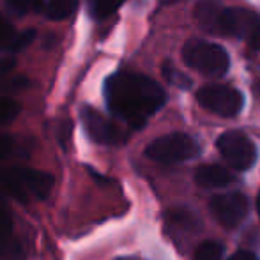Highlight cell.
<instances>
[{
	"label": "cell",
	"mask_w": 260,
	"mask_h": 260,
	"mask_svg": "<svg viewBox=\"0 0 260 260\" xmlns=\"http://www.w3.org/2000/svg\"><path fill=\"white\" fill-rule=\"evenodd\" d=\"M197 100L209 112L221 117H236L243 110L244 98L239 90L229 85L209 83L199 89Z\"/></svg>",
	"instance_id": "cell-6"
},
{
	"label": "cell",
	"mask_w": 260,
	"mask_h": 260,
	"mask_svg": "<svg viewBox=\"0 0 260 260\" xmlns=\"http://www.w3.org/2000/svg\"><path fill=\"white\" fill-rule=\"evenodd\" d=\"M195 181L199 186L207 189H218L232 182V175L219 165H202L197 168Z\"/></svg>",
	"instance_id": "cell-10"
},
{
	"label": "cell",
	"mask_w": 260,
	"mask_h": 260,
	"mask_svg": "<svg viewBox=\"0 0 260 260\" xmlns=\"http://www.w3.org/2000/svg\"><path fill=\"white\" fill-rule=\"evenodd\" d=\"M229 260H258V258L255 257V253H251V251L239 250V251H236V253H234Z\"/></svg>",
	"instance_id": "cell-24"
},
{
	"label": "cell",
	"mask_w": 260,
	"mask_h": 260,
	"mask_svg": "<svg viewBox=\"0 0 260 260\" xmlns=\"http://www.w3.org/2000/svg\"><path fill=\"white\" fill-rule=\"evenodd\" d=\"M223 257V246L214 241H207L199 246L195 253V260H221Z\"/></svg>",
	"instance_id": "cell-18"
},
{
	"label": "cell",
	"mask_w": 260,
	"mask_h": 260,
	"mask_svg": "<svg viewBox=\"0 0 260 260\" xmlns=\"http://www.w3.org/2000/svg\"><path fill=\"white\" fill-rule=\"evenodd\" d=\"M200 154V145L195 138L184 133H170L152 140L145 149V156L163 165L181 163Z\"/></svg>",
	"instance_id": "cell-4"
},
{
	"label": "cell",
	"mask_w": 260,
	"mask_h": 260,
	"mask_svg": "<svg viewBox=\"0 0 260 260\" xmlns=\"http://www.w3.org/2000/svg\"><path fill=\"white\" fill-rule=\"evenodd\" d=\"M219 154L236 170H248L257 159V147L243 131H226L216 140Z\"/></svg>",
	"instance_id": "cell-7"
},
{
	"label": "cell",
	"mask_w": 260,
	"mask_h": 260,
	"mask_svg": "<svg viewBox=\"0 0 260 260\" xmlns=\"http://www.w3.org/2000/svg\"><path fill=\"white\" fill-rule=\"evenodd\" d=\"M18 32L14 27L0 14V52H11L13 50V43L16 39Z\"/></svg>",
	"instance_id": "cell-17"
},
{
	"label": "cell",
	"mask_w": 260,
	"mask_h": 260,
	"mask_svg": "<svg viewBox=\"0 0 260 260\" xmlns=\"http://www.w3.org/2000/svg\"><path fill=\"white\" fill-rule=\"evenodd\" d=\"M223 6L218 0H200L193 9V16H195L197 23L202 28H206L211 34L218 32V18L221 13Z\"/></svg>",
	"instance_id": "cell-11"
},
{
	"label": "cell",
	"mask_w": 260,
	"mask_h": 260,
	"mask_svg": "<svg viewBox=\"0 0 260 260\" xmlns=\"http://www.w3.org/2000/svg\"><path fill=\"white\" fill-rule=\"evenodd\" d=\"M211 214L219 225L226 226V229H234V226L241 225L248 212V199L243 193H223V195H216L209 204Z\"/></svg>",
	"instance_id": "cell-8"
},
{
	"label": "cell",
	"mask_w": 260,
	"mask_h": 260,
	"mask_svg": "<svg viewBox=\"0 0 260 260\" xmlns=\"http://www.w3.org/2000/svg\"><path fill=\"white\" fill-rule=\"evenodd\" d=\"M46 18L53 21L66 20V18L73 16L75 11L78 9V0H46L43 4Z\"/></svg>",
	"instance_id": "cell-12"
},
{
	"label": "cell",
	"mask_w": 260,
	"mask_h": 260,
	"mask_svg": "<svg viewBox=\"0 0 260 260\" xmlns=\"http://www.w3.org/2000/svg\"><path fill=\"white\" fill-rule=\"evenodd\" d=\"M55 181L52 174L30 168H4L0 170V188L9 191L14 199H48Z\"/></svg>",
	"instance_id": "cell-2"
},
{
	"label": "cell",
	"mask_w": 260,
	"mask_h": 260,
	"mask_svg": "<svg viewBox=\"0 0 260 260\" xmlns=\"http://www.w3.org/2000/svg\"><path fill=\"white\" fill-rule=\"evenodd\" d=\"M172 223H175L177 226L184 230H197L200 226V219L195 212L188 211V209H177V211L170 212Z\"/></svg>",
	"instance_id": "cell-15"
},
{
	"label": "cell",
	"mask_w": 260,
	"mask_h": 260,
	"mask_svg": "<svg viewBox=\"0 0 260 260\" xmlns=\"http://www.w3.org/2000/svg\"><path fill=\"white\" fill-rule=\"evenodd\" d=\"M216 34L253 43L260 39V18L257 13L244 7H223Z\"/></svg>",
	"instance_id": "cell-5"
},
{
	"label": "cell",
	"mask_w": 260,
	"mask_h": 260,
	"mask_svg": "<svg viewBox=\"0 0 260 260\" xmlns=\"http://www.w3.org/2000/svg\"><path fill=\"white\" fill-rule=\"evenodd\" d=\"M11 149H13V138L7 135H0V159L9 156Z\"/></svg>",
	"instance_id": "cell-23"
},
{
	"label": "cell",
	"mask_w": 260,
	"mask_h": 260,
	"mask_svg": "<svg viewBox=\"0 0 260 260\" xmlns=\"http://www.w3.org/2000/svg\"><path fill=\"white\" fill-rule=\"evenodd\" d=\"M14 66H16V60H14L13 57H2L0 58V80H2L7 73L13 71Z\"/></svg>",
	"instance_id": "cell-22"
},
{
	"label": "cell",
	"mask_w": 260,
	"mask_h": 260,
	"mask_svg": "<svg viewBox=\"0 0 260 260\" xmlns=\"http://www.w3.org/2000/svg\"><path fill=\"white\" fill-rule=\"evenodd\" d=\"M82 120L85 131L96 144L103 145H120L126 142V133L110 119L101 115L98 110L85 106L82 110Z\"/></svg>",
	"instance_id": "cell-9"
},
{
	"label": "cell",
	"mask_w": 260,
	"mask_h": 260,
	"mask_svg": "<svg viewBox=\"0 0 260 260\" xmlns=\"http://www.w3.org/2000/svg\"><path fill=\"white\" fill-rule=\"evenodd\" d=\"M11 230H13V223H11V214L6 209H0V244L9 237Z\"/></svg>",
	"instance_id": "cell-20"
},
{
	"label": "cell",
	"mask_w": 260,
	"mask_h": 260,
	"mask_svg": "<svg viewBox=\"0 0 260 260\" xmlns=\"http://www.w3.org/2000/svg\"><path fill=\"white\" fill-rule=\"evenodd\" d=\"M257 211H258V216H260V195H258V199H257Z\"/></svg>",
	"instance_id": "cell-25"
},
{
	"label": "cell",
	"mask_w": 260,
	"mask_h": 260,
	"mask_svg": "<svg viewBox=\"0 0 260 260\" xmlns=\"http://www.w3.org/2000/svg\"><path fill=\"white\" fill-rule=\"evenodd\" d=\"M163 76L167 78L168 83H172L174 87H179V89H182V90L191 89V85H193V80L189 78L188 75L181 73L179 69H175V66L172 64L170 60H167L163 64Z\"/></svg>",
	"instance_id": "cell-14"
},
{
	"label": "cell",
	"mask_w": 260,
	"mask_h": 260,
	"mask_svg": "<svg viewBox=\"0 0 260 260\" xmlns=\"http://www.w3.org/2000/svg\"><path fill=\"white\" fill-rule=\"evenodd\" d=\"M71 131H73V122L68 119L58 126V137L57 138H58V144H60L64 149L68 147V140H69V137H71Z\"/></svg>",
	"instance_id": "cell-21"
},
{
	"label": "cell",
	"mask_w": 260,
	"mask_h": 260,
	"mask_svg": "<svg viewBox=\"0 0 260 260\" xmlns=\"http://www.w3.org/2000/svg\"><path fill=\"white\" fill-rule=\"evenodd\" d=\"M36 39V30L34 28H27L23 32H18L16 34V39L13 43V50L11 52H21L23 48H27L32 41Z\"/></svg>",
	"instance_id": "cell-19"
},
{
	"label": "cell",
	"mask_w": 260,
	"mask_h": 260,
	"mask_svg": "<svg viewBox=\"0 0 260 260\" xmlns=\"http://www.w3.org/2000/svg\"><path fill=\"white\" fill-rule=\"evenodd\" d=\"M182 60L206 76H223L230 68L229 53L223 46L204 39H191L182 48Z\"/></svg>",
	"instance_id": "cell-3"
},
{
	"label": "cell",
	"mask_w": 260,
	"mask_h": 260,
	"mask_svg": "<svg viewBox=\"0 0 260 260\" xmlns=\"http://www.w3.org/2000/svg\"><path fill=\"white\" fill-rule=\"evenodd\" d=\"M108 110L133 129H140L167 103V92L156 80L138 73L119 71L105 82Z\"/></svg>",
	"instance_id": "cell-1"
},
{
	"label": "cell",
	"mask_w": 260,
	"mask_h": 260,
	"mask_svg": "<svg viewBox=\"0 0 260 260\" xmlns=\"http://www.w3.org/2000/svg\"><path fill=\"white\" fill-rule=\"evenodd\" d=\"M21 112V106L18 101L11 100V98H0V126L13 122Z\"/></svg>",
	"instance_id": "cell-16"
},
{
	"label": "cell",
	"mask_w": 260,
	"mask_h": 260,
	"mask_svg": "<svg viewBox=\"0 0 260 260\" xmlns=\"http://www.w3.org/2000/svg\"><path fill=\"white\" fill-rule=\"evenodd\" d=\"M124 2L126 0H87V6H89V13L94 18L103 20V18H108L113 13H117Z\"/></svg>",
	"instance_id": "cell-13"
}]
</instances>
